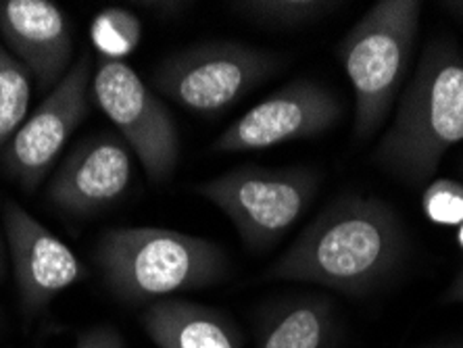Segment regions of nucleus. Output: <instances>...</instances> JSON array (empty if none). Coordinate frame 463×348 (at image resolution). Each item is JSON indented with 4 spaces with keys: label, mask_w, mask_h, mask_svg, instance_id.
Masks as SVG:
<instances>
[{
    "label": "nucleus",
    "mask_w": 463,
    "mask_h": 348,
    "mask_svg": "<svg viewBox=\"0 0 463 348\" xmlns=\"http://www.w3.org/2000/svg\"><path fill=\"white\" fill-rule=\"evenodd\" d=\"M437 348H463V344H445V346H437Z\"/></svg>",
    "instance_id": "25"
},
{
    "label": "nucleus",
    "mask_w": 463,
    "mask_h": 348,
    "mask_svg": "<svg viewBox=\"0 0 463 348\" xmlns=\"http://www.w3.org/2000/svg\"><path fill=\"white\" fill-rule=\"evenodd\" d=\"M343 118V105L330 88L313 80H295L250 107L217 136V155L263 150L328 132Z\"/></svg>",
    "instance_id": "9"
},
{
    "label": "nucleus",
    "mask_w": 463,
    "mask_h": 348,
    "mask_svg": "<svg viewBox=\"0 0 463 348\" xmlns=\"http://www.w3.org/2000/svg\"><path fill=\"white\" fill-rule=\"evenodd\" d=\"M92 97L153 183L172 180L180 161L178 126L156 92L124 61L99 59Z\"/></svg>",
    "instance_id": "7"
},
{
    "label": "nucleus",
    "mask_w": 463,
    "mask_h": 348,
    "mask_svg": "<svg viewBox=\"0 0 463 348\" xmlns=\"http://www.w3.org/2000/svg\"><path fill=\"white\" fill-rule=\"evenodd\" d=\"M0 38L38 90L51 92L70 71L71 27L51 0H0Z\"/></svg>",
    "instance_id": "12"
},
{
    "label": "nucleus",
    "mask_w": 463,
    "mask_h": 348,
    "mask_svg": "<svg viewBox=\"0 0 463 348\" xmlns=\"http://www.w3.org/2000/svg\"><path fill=\"white\" fill-rule=\"evenodd\" d=\"M73 348H126V340L119 334L118 327L100 324L81 332Z\"/></svg>",
    "instance_id": "19"
},
{
    "label": "nucleus",
    "mask_w": 463,
    "mask_h": 348,
    "mask_svg": "<svg viewBox=\"0 0 463 348\" xmlns=\"http://www.w3.org/2000/svg\"><path fill=\"white\" fill-rule=\"evenodd\" d=\"M405 252V228L391 204L376 196L340 194L265 269L263 279L365 296L399 269Z\"/></svg>",
    "instance_id": "1"
},
{
    "label": "nucleus",
    "mask_w": 463,
    "mask_h": 348,
    "mask_svg": "<svg viewBox=\"0 0 463 348\" xmlns=\"http://www.w3.org/2000/svg\"><path fill=\"white\" fill-rule=\"evenodd\" d=\"M3 230L25 317H36L54 296L86 276L76 252L33 220L22 204L5 202Z\"/></svg>",
    "instance_id": "10"
},
{
    "label": "nucleus",
    "mask_w": 463,
    "mask_h": 348,
    "mask_svg": "<svg viewBox=\"0 0 463 348\" xmlns=\"http://www.w3.org/2000/svg\"><path fill=\"white\" fill-rule=\"evenodd\" d=\"M6 257H9V252H6L5 230H3V225H0V284H3V277H5V271H6Z\"/></svg>",
    "instance_id": "23"
},
{
    "label": "nucleus",
    "mask_w": 463,
    "mask_h": 348,
    "mask_svg": "<svg viewBox=\"0 0 463 348\" xmlns=\"http://www.w3.org/2000/svg\"><path fill=\"white\" fill-rule=\"evenodd\" d=\"M142 25L126 9H107L94 19L92 40L99 57L121 61L140 42Z\"/></svg>",
    "instance_id": "17"
},
{
    "label": "nucleus",
    "mask_w": 463,
    "mask_h": 348,
    "mask_svg": "<svg viewBox=\"0 0 463 348\" xmlns=\"http://www.w3.org/2000/svg\"><path fill=\"white\" fill-rule=\"evenodd\" d=\"M255 336L257 348H336L335 303L319 295L276 300L257 313Z\"/></svg>",
    "instance_id": "14"
},
{
    "label": "nucleus",
    "mask_w": 463,
    "mask_h": 348,
    "mask_svg": "<svg viewBox=\"0 0 463 348\" xmlns=\"http://www.w3.org/2000/svg\"><path fill=\"white\" fill-rule=\"evenodd\" d=\"M92 257L111 295L132 306L203 290L230 271L220 244L163 228L107 230Z\"/></svg>",
    "instance_id": "3"
},
{
    "label": "nucleus",
    "mask_w": 463,
    "mask_h": 348,
    "mask_svg": "<svg viewBox=\"0 0 463 348\" xmlns=\"http://www.w3.org/2000/svg\"><path fill=\"white\" fill-rule=\"evenodd\" d=\"M140 325L156 348H242L244 344L241 327L226 311L182 298L146 305L140 313Z\"/></svg>",
    "instance_id": "13"
},
{
    "label": "nucleus",
    "mask_w": 463,
    "mask_h": 348,
    "mask_svg": "<svg viewBox=\"0 0 463 348\" xmlns=\"http://www.w3.org/2000/svg\"><path fill=\"white\" fill-rule=\"evenodd\" d=\"M92 75V57L81 54L3 150L0 169L24 193H36L43 186L61 150L86 118Z\"/></svg>",
    "instance_id": "8"
},
{
    "label": "nucleus",
    "mask_w": 463,
    "mask_h": 348,
    "mask_svg": "<svg viewBox=\"0 0 463 348\" xmlns=\"http://www.w3.org/2000/svg\"><path fill=\"white\" fill-rule=\"evenodd\" d=\"M458 167H459V174L463 175V155L459 156V163H458Z\"/></svg>",
    "instance_id": "26"
},
{
    "label": "nucleus",
    "mask_w": 463,
    "mask_h": 348,
    "mask_svg": "<svg viewBox=\"0 0 463 348\" xmlns=\"http://www.w3.org/2000/svg\"><path fill=\"white\" fill-rule=\"evenodd\" d=\"M30 105L32 75L0 44V156L25 124Z\"/></svg>",
    "instance_id": "16"
},
{
    "label": "nucleus",
    "mask_w": 463,
    "mask_h": 348,
    "mask_svg": "<svg viewBox=\"0 0 463 348\" xmlns=\"http://www.w3.org/2000/svg\"><path fill=\"white\" fill-rule=\"evenodd\" d=\"M463 142V52L447 38H430L399 99L391 127L372 161L397 180L421 186L439 172L449 148Z\"/></svg>",
    "instance_id": "2"
},
{
    "label": "nucleus",
    "mask_w": 463,
    "mask_h": 348,
    "mask_svg": "<svg viewBox=\"0 0 463 348\" xmlns=\"http://www.w3.org/2000/svg\"><path fill=\"white\" fill-rule=\"evenodd\" d=\"M145 6L155 13H159V15L169 17V15H180V13L186 9L188 5H184V3H145Z\"/></svg>",
    "instance_id": "21"
},
{
    "label": "nucleus",
    "mask_w": 463,
    "mask_h": 348,
    "mask_svg": "<svg viewBox=\"0 0 463 348\" xmlns=\"http://www.w3.org/2000/svg\"><path fill=\"white\" fill-rule=\"evenodd\" d=\"M445 303H461L463 305V268L459 269V274L455 276V279L449 284V288L445 290V296H442Z\"/></svg>",
    "instance_id": "20"
},
{
    "label": "nucleus",
    "mask_w": 463,
    "mask_h": 348,
    "mask_svg": "<svg viewBox=\"0 0 463 348\" xmlns=\"http://www.w3.org/2000/svg\"><path fill=\"white\" fill-rule=\"evenodd\" d=\"M439 6L463 27V0L461 3H458V0H451V3H439Z\"/></svg>",
    "instance_id": "22"
},
{
    "label": "nucleus",
    "mask_w": 463,
    "mask_h": 348,
    "mask_svg": "<svg viewBox=\"0 0 463 348\" xmlns=\"http://www.w3.org/2000/svg\"><path fill=\"white\" fill-rule=\"evenodd\" d=\"M455 238H458V244H459V249L463 250V223H461L459 228H458V234H455Z\"/></svg>",
    "instance_id": "24"
},
{
    "label": "nucleus",
    "mask_w": 463,
    "mask_h": 348,
    "mask_svg": "<svg viewBox=\"0 0 463 348\" xmlns=\"http://www.w3.org/2000/svg\"><path fill=\"white\" fill-rule=\"evenodd\" d=\"M230 11L249 19L257 25L276 27V30H297V27L316 24L338 11L343 3L330 0H242L230 3Z\"/></svg>",
    "instance_id": "15"
},
{
    "label": "nucleus",
    "mask_w": 463,
    "mask_h": 348,
    "mask_svg": "<svg viewBox=\"0 0 463 348\" xmlns=\"http://www.w3.org/2000/svg\"><path fill=\"white\" fill-rule=\"evenodd\" d=\"M286 57L274 51L211 40L167 54L153 71V88L188 111L215 115L236 105L282 70Z\"/></svg>",
    "instance_id": "5"
},
{
    "label": "nucleus",
    "mask_w": 463,
    "mask_h": 348,
    "mask_svg": "<svg viewBox=\"0 0 463 348\" xmlns=\"http://www.w3.org/2000/svg\"><path fill=\"white\" fill-rule=\"evenodd\" d=\"M421 211L434 225L459 228L463 223V183L451 177L432 180L421 194Z\"/></svg>",
    "instance_id": "18"
},
{
    "label": "nucleus",
    "mask_w": 463,
    "mask_h": 348,
    "mask_svg": "<svg viewBox=\"0 0 463 348\" xmlns=\"http://www.w3.org/2000/svg\"><path fill=\"white\" fill-rule=\"evenodd\" d=\"M421 3L383 0L351 27L336 57L355 90L353 138L370 140L388 118L410 70L420 32Z\"/></svg>",
    "instance_id": "4"
},
{
    "label": "nucleus",
    "mask_w": 463,
    "mask_h": 348,
    "mask_svg": "<svg viewBox=\"0 0 463 348\" xmlns=\"http://www.w3.org/2000/svg\"><path fill=\"white\" fill-rule=\"evenodd\" d=\"M134 153L113 134L90 136L67 155L46 186V201L73 215L99 213L128 193Z\"/></svg>",
    "instance_id": "11"
},
{
    "label": "nucleus",
    "mask_w": 463,
    "mask_h": 348,
    "mask_svg": "<svg viewBox=\"0 0 463 348\" xmlns=\"http://www.w3.org/2000/svg\"><path fill=\"white\" fill-rule=\"evenodd\" d=\"M317 188L319 174L307 167L242 165L199 183L194 193L226 213L244 247L263 252L301 220Z\"/></svg>",
    "instance_id": "6"
}]
</instances>
